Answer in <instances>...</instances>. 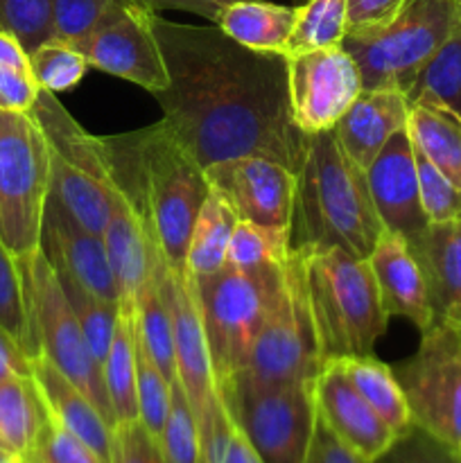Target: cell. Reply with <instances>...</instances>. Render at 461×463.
<instances>
[{"label":"cell","instance_id":"3","mask_svg":"<svg viewBox=\"0 0 461 463\" xmlns=\"http://www.w3.org/2000/svg\"><path fill=\"white\" fill-rule=\"evenodd\" d=\"M382 231L366 170L339 147L334 129L307 136L294 202L292 249H342L369 258Z\"/></svg>","mask_w":461,"mask_h":463},{"label":"cell","instance_id":"24","mask_svg":"<svg viewBox=\"0 0 461 463\" xmlns=\"http://www.w3.org/2000/svg\"><path fill=\"white\" fill-rule=\"evenodd\" d=\"M32 378L39 387L41 398L45 402L48 414L59 425L89 443L104 461L111 459V432L113 428L107 423L98 407L66 378L59 373L45 357L32 360Z\"/></svg>","mask_w":461,"mask_h":463},{"label":"cell","instance_id":"7","mask_svg":"<svg viewBox=\"0 0 461 463\" xmlns=\"http://www.w3.org/2000/svg\"><path fill=\"white\" fill-rule=\"evenodd\" d=\"M459 21L455 0H409L387 25L346 32L342 45L360 66L364 89H398L409 98L425 63Z\"/></svg>","mask_w":461,"mask_h":463},{"label":"cell","instance_id":"51","mask_svg":"<svg viewBox=\"0 0 461 463\" xmlns=\"http://www.w3.org/2000/svg\"><path fill=\"white\" fill-rule=\"evenodd\" d=\"M0 66L30 68V54L25 52L16 36L5 30H0Z\"/></svg>","mask_w":461,"mask_h":463},{"label":"cell","instance_id":"15","mask_svg":"<svg viewBox=\"0 0 461 463\" xmlns=\"http://www.w3.org/2000/svg\"><path fill=\"white\" fill-rule=\"evenodd\" d=\"M203 175L240 220L292 229L298 175L285 163L251 154L212 163L203 167Z\"/></svg>","mask_w":461,"mask_h":463},{"label":"cell","instance_id":"21","mask_svg":"<svg viewBox=\"0 0 461 463\" xmlns=\"http://www.w3.org/2000/svg\"><path fill=\"white\" fill-rule=\"evenodd\" d=\"M409 98L398 89H362L334 125L339 147L362 170L375 161L396 131L407 129Z\"/></svg>","mask_w":461,"mask_h":463},{"label":"cell","instance_id":"38","mask_svg":"<svg viewBox=\"0 0 461 463\" xmlns=\"http://www.w3.org/2000/svg\"><path fill=\"white\" fill-rule=\"evenodd\" d=\"M136 398H138V420L152 437L158 439L170 411V380L152 360L138 333H136Z\"/></svg>","mask_w":461,"mask_h":463},{"label":"cell","instance_id":"49","mask_svg":"<svg viewBox=\"0 0 461 463\" xmlns=\"http://www.w3.org/2000/svg\"><path fill=\"white\" fill-rule=\"evenodd\" d=\"M32 357L21 348V344L0 326V380L9 375H30Z\"/></svg>","mask_w":461,"mask_h":463},{"label":"cell","instance_id":"9","mask_svg":"<svg viewBox=\"0 0 461 463\" xmlns=\"http://www.w3.org/2000/svg\"><path fill=\"white\" fill-rule=\"evenodd\" d=\"M315 383L260 384L230 378L217 393L262 463H306L319 420Z\"/></svg>","mask_w":461,"mask_h":463},{"label":"cell","instance_id":"18","mask_svg":"<svg viewBox=\"0 0 461 463\" xmlns=\"http://www.w3.org/2000/svg\"><path fill=\"white\" fill-rule=\"evenodd\" d=\"M366 181L384 229L400 235L409 247L416 244L429 220L420 203L416 154L407 129L389 138L382 152L366 167Z\"/></svg>","mask_w":461,"mask_h":463},{"label":"cell","instance_id":"34","mask_svg":"<svg viewBox=\"0 0 461 463\" xmlns=\"http://www.w3.org/2000/svg\"><path fill=\"white\" fill-rule=\"evenodd\" d=\"M292 251V229H274L240 220L230 235L226 265L235 269L283 267Z\"/></svg>","mask_w":461,"mask_h":463},{"label":"cell","instance_id":"36","mask_svg":"<svg viewBox=\"0 0 461 463\" xmlns=\"http://www.w3.org/2000/svg\"><path fill=\"white\" fill-rule=\"evenodd\" d=\"M59 280H61L68 303H71L72 312H75L77 321H80L81 330H84V337L89 342L90 351H93V355L102 364L108 355V348H111L118 315H120V303H111L95 297L93 292L81 288L80 283H75L68 276H59Z\"/></svg>","mask_w":461,"mask_h":463},{"label":"cell","instance_id":"41","mask_svg":"<svg viewBox=\"0 0 461 463\" xmlns=\"http://www.w3.org/2000/svg\"><path fill=\"white\" fill-rule=\"evenodd\" d=\"M416 170H419L420 203L429 224L450 222L461 217V190L455 188L428 158L416 152Z\"/></svg>","mask_w":461,"mask_h":463},{"label":"cell","instance_id":"37","mask_svg":"<svg viewBox=\"0 0 461 463\" xmlns=\"http://www.w3.org/2000/svg\"><path fill=\"white\" fill-rule=\"evenodd\" d=\"M89 61L77 48L66 41H48L30 52V71L39 89L50 93L71 90L84 80Z\"/></svg>","mask_w":461,"mask_h":463},{"label":"cell","instance_id":"39","mask_svg":"<svg viewBox=\"0 0 461 463\" xmlns=\"http://www.w3.org/2000/svg\"><path fill=\"white\" fill-rule=\"evenodd\" d=\"M165 463H197L199 428L179 378L170 383V411L158 437Z\"/></svg>","mask_w":461,"mask_h":463},{"label":"cell","instance_id":"28","mask_svg":"<svg viewBox=\"0 0 461 463\" xmlns=\"http://www.w3.org/2000/svg\"><path fill=\"white\" fill-rule=\"evenodd\" d=\"M334 360L339 362L343 375L355 387V392L378 411L380 419L398 437H407L416 428L409 402L391 366L382 364L373 355L334 357Z\"/></svg>","mask_w":461,"mask_h":463},{"label":"cell","instance_id":"48","mask_svg":"<svg viewBox=\"0 0 461 463\" xmlns=\"http://www.w3.org/2000/svg\"><path fill=\"white\" fill-rule=\"evenodd\" d=\"M306 463H371L362 459L360 455L343 446L321 420H316L315 437H312L310 452H307Z\"/></svg>","mask_w":461,"mask_h":463},{"label":"cell","instance_id":"16","mask_svg":"<svg viewBox=\"0 0 461 463\" xmlns=\"http://www.w3.org/2000/svg\"><path fill=\"white\" fill-rule=\"evenodd\" d=\"M163 292H165L167 307L172 317V330H174V360L176 378L188 396L194 419H202L212 402L220 398L212 373L211 353H208L206 333H203L202 315H199L197 301H194L193 283L185 269L163 265L161 274Z\"/></svg>","mask_w":461,"mask_h":463},{"label":"cell","instance_id":"57","mask_svg":"<svg viewBox=\"0 0 461 463\" xmlns=\"http://www.w3.org/2000/svg\"><path fill=\"white\" fill-rule=\"evenodd\" d=\"M456 452H459V457H461V448H459V450H456Z\"/></svg>","mask_w":461,"mask_h":463},{"label":"cell","instance_id":"27","mask_svg":"<svg viewBox=\"0 0 461 463\" xmlns=\"http://www.w3.org/2000/svg\"><path fill=\"white\" fill-rule=\"evenodd\" d=\"M45 420L48 410L32 373L0 380V450L25 463Z\"/></svg>","mask_w":461,"mask_h":463},{"label":"cell","instance_id":"6","mask_svg":"<svg viewBox=\"0 0 461 463\" xmlns=\"http://www.w3.org/2000/svg\"><path fill=\"white\" fill-rule=\"evenodd\" d=\"M32 116L48 140V197L54 199L77 224L102 235L118 190L102 138L81 129L50 90H39Z\"/></svg>","mask_w":461,"mask_h":463},{"label":"cell","instance_id":"11","mask_svg":"<svg viewBox=\"0 0 461 463\" xmlns=\"http://www.w3.org/2000/svg\"><path fill=\"white\" fill-rule=\"evenodd\" d=\"M321 366L324 355L312 317L303 258L292 249L283 265L274 307L253 342L247 364L233 378L260 384L315 383Z\"/></svg>","mask_w":461,"mask_h":463},{"label":"cell","instance_id":"13","mask_svg":"<svg viewBox=\"0 0 461 463\" xmlns=\"http://www.w3.org/2000/svg\"><path fill=\"white\" fill-rule=\"evenodd\" d=\"M90 68L134 81L149 93L167 89L170 72L154 32V12L138 3H118L93 30L72 41Z\"/></svg>","mask_w":461,"mask_h":463},{"label":"cell","instance_id":"17","mask_svg":"<svg viewBox=\"0 0 461 463\" xmlns=\"http://www.w3.org/2000/svg\"><path fill=\"white\" fill-rule=\"evenodd\" d=\"M315 401L321 423L362 459L382 461L400 441L348 383L337 360H325L321 366L315 383Z\"/></svg>","mask_w":461,"mask_h":463},{"label":"cell","instance_id":"25","mask_svg":"<svg viewBox=\"0 0 461 463\" xmlns=\"http://www.w3.org/2000/svg\"><path fill=\"white\" fill-rule=\"evenodd\" d=\"M294 23L296 7L265 0H238L220 9L215 25L244 48L285 54Z\"/></svg>","mask_w":461,"mask_h":463},{"label":"cell","instance_id":"40","mask_svg":"<svg viewBox=\"0 0 461 463\" xmlns=\"http://www.w3.org/2000/svg\"><path fill=\"white\" fill-rule=\"evenodd\" d=\"M0 30L16 36L30 54L54 39L50 0H0Z\"/></svg>","mask_w":461,"mask_h":463},{"label":"cell","instance_id":"55","mask_svg":"<svg viewBox=\"0 0 461 463\" xmlns=\"http://www.w3.org/2000/svg\"><path fill=\"white\" fill-rule=\"evenodd\" d=\"M455 3H456V7H459V9H461V0H455Z\"/></svg>","mask_w":461,"mask_h":463},{"label":"cell","instance_id":"5","mask_svg":"<svg viewBox=\"0 0 461 463\" xmlns=\"http://www.w3.org/2000/svg\"><path fill=\"white\" fill-rule=\"evenodd\" d=\"M280 279L283 267L235 269L226 265L217 274L190 276L217 387L247 364L253 342L278 297Z\"/></svg>","mask_w":461,"mask_h":463},{"label":"cell","instance_id":"26","mask_svg":"<svg viewBox=\"0 0 461 463\" xmlns=\"http://www.w3.org/2000/svg\"><path fill=\"white\" fill-rule=\"evenodd\" d=\"M407 134L416 152L423 154L455 188L461 190V120L429 99H409Z\"/></svg>","mask_w":461,"mask_h":463},{"label":"cell","instance_id":"2","mask_svg":"<svg viewBox=\"0 0 461 463\" xmlns=\"http://www.w3.org/2000/svg\"><path fill=\"white\" fill-rule=\"evenodd\" d=\"M113 181L163 251L167 265L185 269L190 233L211 193L203 167L165 120L102 138Z\"/></svg>","mask_w":461,"mask_h":463},{"label":"cell","instance_id":"47","mask_svg":"<svg viewBox=\"0 0 461 463\" xmlns=\"http://www.w3.org/2000/svg\"><path fill=\"white\" fill-rule=\"evenodd\" d=\"M409 0H348V32L382 27Z\"/></svg>","mask_w":461,"mask_h":463},{"label":"cell","instance_id":"23","mask_svg":"<svg viewBox=\"0 0 461 463\" xmlns=\"http://www.w3.org/2000/svg\"><path fill=\"white\" fill-rule=\"evenodd\" d=\"M102 240L111 269L122 289V298H134L152 276L154 265L163 251L120 190L113 194L111 215L102 231Z\"/></svg>","mask_w":461,"mask_h":463},{"label":"cell","instance_id":"35","mask_svg":"<svg viewBox=\"0 0 461 463\" xmlns=\"http://www.w3.org/2000/svg\"><path fill=\"white\" fill-rule=\"evenodd\" d=\"M0 326L21 344V348L32 360L39 357V344H36L34 328H32L21 265H18V258L3 242V238H0Z\"/></svg>","mask_w":461,"mask_h":463},{"label":"cell","instance_id":"42","mask_svg":"<svg viewBox=\"0 0 461 463\" xmlns=\"http://www.w3.org/2000/svg\"><path fill=\"white\" fill-rule=\"evenodd\" d=\"M25 463H108L104 461L89 443L81 441L63 425H59L52 416L43 423L36 446Z\"/></svg>","mask_w":461,"mask_h":463},{"label":"cell","instance_id":"30","mask_svg":"<svg viewBox=\"0 0 461 463\" xmlns=\"http://www.w3.org/2000/svg\"><path fill=\"white\" fill-rule=\"evenodd\" d=\"M238 222L233 206L211 188L190 233L185 253V271L190 276H211L224 269L230 235Z\"/></svg>","mask_w":461,"mask_h":463},{"label":"cell","instance_id":"1","mask_svg":"<svg viewBox=\"0 0 461 463\" xmlns=\"http://www.w3.org/2000/svg\"><path fill=\"white\" fill-rule=\"evenodd\" d=\"M154 32L170 72L154 98L199 165L258 154L298 175L307 136L294 125L285 54L244 48L215 23L183 25L154 14Z\"/></svg>","mask_w":461,"mask_h":463},{"label":"cell","instance_id":"4","mask_svg":"<svg viewBox=\"0 0 461 463\" xmlns=\"http://www.w3.org/2000/svg\"><path fill=\"white\" fill-rule=\"evenodd\" d=\"M325 360L373 355L391 317L382 307L369 258L342 249H296Z\"/></svg>","mask_w":461,"mask_h":463},{"label":"cell","instance_id":"20","mask_svg":"<svg viewBox=\"0 0 461 463\" xmlns=\"http://www.w3.org/2000/svg\"><path fill=\"white\" fill-rule=\"evenodd\" d=\"M382 307L389 317H405L420 333L434 326L428 280L419 258L400 235L384 229L369 256Z\"/></svg>","mask_w":461,"mask_h":463},{"label":"cell","instance_id":"32","mask_svg":"<svg viewBox=\"0 0 461 463\" xmlns=\"http://www.w3.org/2000/svg\"><path fill=\"white\" fill-rule=\"evenodd\" d=\"M409 99L441 104L461 120V21L438 52L425 63L419 80L411 86Z\"/></svg>","mask_w":461,"mask_h":463},{"label":"cell","instance_id":"50","mask_svg":"<svg viewBox=\"0 0 461 463\" xmlns=\"http://www.w3.org/2000/svg\"><path fill=\"white\" fill-rule=\"evenodd\" d=\"M138 5L147 7L149 12L158 14V12H188V14H197V16L206 18V21L215 23L217 14H220L221 7H217L215 3L211 0H136Z\"/></svg>","mask_w":461,"mask_h":463},{"label":"cell","instance_id":"10","mask_svg":"<svg viewBox=\"0 0 461 463\" xmlns=\"http://www.w3.org/2000/svg\"><path fill=\"white\" fill-rule=\"evenodd\" d=\"M25 280L27 306L34 328L39 355L45 357L61 375H66L90 402L99 410L111 428H116L111 401L104 387L102 364L90 351L80 321L68 303L57 271L43 251L18 258Z\"/></svg>","mask_w":461,"mask_h":463},{"label":"cell","instance_id":"44","mask_svg":"<svg viewBox=\"0 0 461 463\" xmlns=\"http://www.w3.org/2000/svg\"><path fill=\"white\" fill-rule=\"evenodd\" d=\"M108 463H165V457L158 439L140 420H127L113 428Z\"/></svg>","mask_w":461,"mask_h":463},{"label":"cell","instance_id":"53","mask_svg":"<svg viewBox=\"0 0 461 463\" xmlns=\"http://www.w3.org/2000/svg\"><path fill=\"white\" fill-rule=\"evenodd\" d=\"M0 463H21L18 459H14L12 455H7L5 450H0Z\"/></svg>","mask_w":461,"mask_h":463},{"label":"cell","instance_id":"19","mask_svg":"<svg viewBox=\"0 0 461 463\" xmlns=\"http://www.w3.org/2000/svg\"><path fill=\"white\" fill-rule=\"evenodd\" d=\"M39 249L59 276H68L104 301H122V289L108 262L102 235L77 224L50 197L41 224Z\"/></svg>","mask_w":461,"mask_h":463},{"label":"cell","instance_id":"59","mask_svg":"<svg viewBox=\"0 0 461 463\" xmlns=\"http://www.w3.org/2000/svg\"><path fill=\"white\" fill-rule=\"evenodd\" d=\"M459 335H461V330H459Z\"/></svg>","mask_w":461,"mask_h":463},{"label":"cell","instance_id":"58","mask_svg":"<svg viewBox=\"0 0 461 463\" xmlns=\"http://www.w3.org/2000/svg\"><path fill=\"white\" fill-rule=\"evenodd\" d=\"M378 463H387V461H384V459H382V461H378Z\"/></svg>","mask_w":461,"mask_h":463},{"label":"cell","instance_id":"56","mask_svg":"<svg viewBox=\"0 0 461 463\" xmlns=\"http://www.w3.org/2000/svg\"><path fill=\"white\" fill-rule=\"evenodd\" d=\"M298 3H301V5H303V3H306V0H298Z\"/></svg>","mask_w":461,"mask_h":463},{"label":"cell","instance_id":"31","mask_svg":"<svg viewBox=\"0 0 461 463\" xmlns=\"http://www.w3.org/2000/svg\"><path fill=\"white\" fill-rule=\"evenodd\" d=\"M163 265H165V258L158 256L152 276L131 301H134L136 333L158 369L163 371V375L172 383L176 378L174 330H172L170 307H167L165 292L161 285Z\"/></svg>","mask_w":461,"mask_h":463},{"label":"cell","instance_id":"14","mask_svg":"<svg viewBox=\"0 0 461 463\" xmlns=\"http://www.w3.org/2000/svg\"><path fill=\"white\" fill-rule=\"evenodd\" d=\"M289 109L306 136L334 129L362 93V72L343 45L287 57Z\"/></svg>","mask_w":461,"mask_h":463},{"label":"cell","instance_id":"22","mask_svg":"<svg viewBox=\"0 0 461 463\" xmlns=\"http://www.w3.org/2000/svg\"><path fill=\"white\" fill-rule=\"evenodd\" d=\"M409 249L428 280L434 324L461 330V217L429 224Z\"/></svg>","mask_w":461,"mask_h":463},{"label":"cell","instance_id":"46","mask_svg":"<svg viewBox=\"0 0 461 463\" xmlns=\"http://www.w3.org/2000/svg\"><path fill=\"white\" fill-rule=\"evenodd\" d=\"M39 90L30 68L0 66V109L30 113Z\"/></svg>","mask_w":461,"mask_h":463},{"label":"cell","instance_id":"43","mask_svg":"<svg viewBox=\"0 0 461 463\" xmlns=\"http://www.w3.org/2000/svg\"><path fill=\"white\" fill-rule=\"evenodd\" d=\"M118 3H136V0H50L54 39L66 43L81 39Z\"/></svg>","mask_w":461,"mask_h":463},{"label":"cell","instance_id":"45","mask_svg":"<svg viewBox=\"0 0 461 463\" xmlns=\"http://www.w3.org/2000/svg\"><path fill=\"white\" fill-rule=\"evenodd\" d=\"M387 463H461L459 452L414 428L384 457Z\"/></svg>","mask_w":461,"mask_h":463},{"label":"cell","instance_id":"33","mask_svg":"<svg viewBox=\"0 0 461 463\" xmlns=\"http://www.w3.org/2000/svg\"><path fill=\"white\" fill-rule=\"evenodd\" d=\"M346 32L348 0H306L296 7V23L285 48V57L342 45Z\"/></svg>","mask_w":461,"mask_h":463},{"label":"cell","instance_id":"12","mask_svg":"<svg viewBox=\"0 0 461 463\" xmlns=\"http://www.w3.org/2000/svg\"><path fill=\"white\" fill-rule=\"evenodd\" d=\"M414 425L437 441L461 448V335L434 324L420 333L419 351L393 369Z\"/></svg>","mask_w":461,"mask_h":463},{"label":"cell","instance_id":"54","mask_svg":"<svg viewBox=\"0 0 461 463\" xmlns=\"http://www.w3.org/2000/svg\"><path fill=\"white\" fill-rule=\"evenodd\" d=\"M211 3H215L217 7H226V5H230V3H238V0H211Z\"/></svg>","mask_w":461,"mask_h":463},{"label":"cell","instance_id":"29","mask_svg":"<svg viewBox=\"0 0 461 463\" xmlns=\"http://www.w3.org/2000/svg\"><path fill=\"white\" fill-rule=\"evenodd\" d=\"M104 387L111 401L118 423L138 420V398H136V319L134 301L122 298L116 333L107 360L102 362Z\"/></svg>","mask_w":461,"mask_h":463},{"label":"cell","instance_id":"52","mask_svg":"<svg viewBox=\"0 0 461 463\" xmlns=\"http://www.w3.org/2000/svg\"><path fill=\"white\" fill-rule=\"evenodd\" d=\"M224 463H262V459L256 455V450L247 441V437L238 428H233L229 448H226Z\"/></svg>","mask_w":461,"mask_h":463},{"label":"cell","instance_id":"8","mask_svg":"<svg viewBox=\"0 0 461 463\" xmlns=\"http://www.w3.org/2000/svg\"><path fill=\"white\" fill-rule=\"evenodd\" d=\"M50 149L36 118L0 109V238L16 258L39 251Z\"/></svg>","mask_w":461,"mask_h":463}]
</instances>
